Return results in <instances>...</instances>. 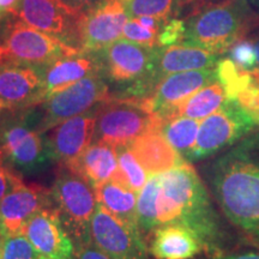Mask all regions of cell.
<instances>
[{"instance_id":"obj_5","label":"cell","mask_w":259,"mask_h":259,"mask_svg":"<svg viewBox=\"0 0 259 259\" xmlns=\"http://www.w3.org/2000/svg\"><path fill=\"white\" fill-rule=\"evenodd\" d=\"M51 193L53 206L72 241L78 247L92 244L90 223L99 204L95 189L83 177L61 166Z\"/></svg>"},{"instance_id":"obj_2","label":"cell","mask_w":259,"mask_h":259,"mask_svg":"<svg viewBox=\"0 0 259 259\" xmlns=\"http://www.w3.org/2000/svg\"><path fill=\"white\" fill-rule=\"evenodd\" d=\"M158 226L177 223L191 229L205 250L219 251L222 240L220 219L205 186L187 162L160 174Z\"/></svg>"},{"instance_id":"obj_8","label":"cell","mask_w":259,"mask_h":259,"mask_svg":"<svg viewBox=\"0 0 259 259\" xmlns=\"http://www.w3.org/2000/svg\"><path fill=\"white\" fill-rule=\"evenodd\" d=\"M258 126L254 116L235 100H227L219 111L200 120L196 144L189 161L208 157L240 142Z\"/></svg>"},{"instance_id":"obj_11","label":"cell","mask_w":259,"mask_h":259,"mask_svg":"<svg viewBox=\"0 0 259 259\" xmlns=\"http://www.w3.org/2000/svg\"><path fill=\"white\" fill-rule=\"evenodd\" d=\"M12 15L29 27L80 51L79 24L84 15L73 14L59 0H19Z\"/></svg>"},{"instance_id":"obj_39","label":"cell","mask_w":259,"mask_h":259,"mask_svg":"<svg viewBox=\"0 0 259 259\" xmlns=\"http://www.w3.org/2000/svg\"><path fill=\"white\" fill-rule=\"evenodd\" d=\"M19 0H0V14H12Z\"/></svg>"},{"instance_id":"obj_12","label":"cell","mask_w":259,"mask_h":259,"mask_svg":"<svg viewBox=\"0 0 259 259\" xmlns=\"http://www.w3.org/2000/svg\"><path fill=\"white\" fill-rule=\"evenodd\" d=\"M0 155L5 163L23 171H34L52 160L47 139L22 121L0 126Z\"/></svg>"},{"instance_id":"obj_44","label":"cell","mask_w":259,"mask_h":259,"mask_svg":"<svg viewBox=\"0 0 259 259\" xmlns=\"http://www.w3.org/2000/svg\"><path fill=\"white\" fill-rule=\"evenodd\" d=\"M38 259H53V258H50V257H47V255L40 254V257H38Z\"/></svg>"},{"instance_id":"obj_23","label":"cell","mask_w":259,"mask_h":259,"mask_svg":"<svg viewBox=\"0 0 259 259\" xmlns=\"http://www.w3.org/2000/svg\"><path fill=\"white\" fill-rule=\"evenodd\" d=\"M83 177L94 189L111 180L118 168L114 145L93 142L73 162L64 166Z\"/></svg>"},{"instance_id":"obj_10","label":"cell","mask_w":259,"mask_h":259,"mask_svg":"<svg viewBox=\"0 0 259 259\" xmlns=\"http://www.w3.org/2000/svg\"><path fill=\"white\" fill-rule=\"evenodd\" d=\"M90 240L111 259H148L142 232L116 219L100 203L90 223Z\"/></svg>"},{"instance_id":"obj_15","label":"cell","mask_w":259,"mask_h":259,"mask_svg":"<svg viewBox=\"0 0 259 259\" xmlns=\"http://www.w3.org/2000/svg\"><path fill=\"white\" fill-rule=\"evenodd\" d=\"M127 19L122 0H105L80 19V51L97 53L120 40Z\"/></svg>"},{"instance_id":"obj_17","label":"cell","mask_w":259,"mask_h":259,"mask_svg":"<svg viewBox=\"0 0 259 259\" xmlns=\"http://www.w3.org/2000/svg\"><path fill=\"white\" fill-rule=\"evenodd\" d=\"M99 107L67 119L52 128L51 136L47 138L52 160L66 166L78 158L93 143Z\"/></svg>"},{"instance_id":"obj_16","label":"cell","mask_w":259,"mask_h":259,"mask_svg":"<svg viewBox=\"0 0 259 259\" xmlns=\"http://www.w3.org/2000/svg\"><path fill=\"white\" fill-rule=\"evenodd\" d=\"M48 206H53L50 190L21 181L0 200V231L5 238L22 235L29 220Z\"/></svg>"},{"instance_id":"obj_20","label":"cell","mask_w":259,"mask_h":259,"mask_svg":"<svg viewBox=\"0 0 259 259\" xmlns=\"http://www.w3.org/2000/svg\"><path fill=\"white\" fill-rule=\"evenodd\" d=\"M46 84L47 99L93 74H101L102 67L95 53H78L60 58L40 67Z\"/></svg>"},{"instance_id":"obj_32","label":"cell","mask_w":259,"mask_h":259,"mask_svg":"<svg viewBox=\"0 0 259 259\" xmlns=\"http://www.w3.org/2000/svg\"><path fill=\"white\" fill-rule=\"evenodd\" d=\"M228 59L240 70L251 71L257 69L254 44L244 38L235 42L228 50Z\"/></svg>"},{"instance_id":"obj_43","label":"cell","mask_w":259,"mask_h":259,"mask_svg":"<svg viewBox=\"0 0 259 259\" xmlns=\"http://www.w3.org/2000/svg\"><path fill=\"white\" fill-rule=\"evenodd\" d=\"M4 242H5V235L3 234L2 231H0V257H2L3 247H4Z\"/></svg>"},{"instance_id":"obj_6","label":"cell","mask_w":259,"mask_h":259,"mask_svg":"<svg viewBox=\"0 0 259 259\" xmlns=\"http://www.w3.org/2000/svg\"><path fill=\"white\" fill-rule=\"evenodd\" d=\"M148 99L119 97L101 103L97 109L94 142L111 145H128L148 130L160 128Z\"/></svg>"},{"instance_id":"obj_30","label":"cell","mask_w":259,"mask_h":259,"mask_svg":"<svg viewBox=\"0 0 259 259\" xmlns=\"http://www.w3.org/2000/svg\"><path fill=\"white\" fill-rule=\"evenodd\" d=\"M128 18L139 16H153L163 21H169L176 12V0H122Z\"/></svg>"},{"instance_id":"obj_42","label":"cell","mask_w":259,"mask_h":259,"mask_svg":"<svg viewBox=\"0 0 259 259\" xmlns=\"http://www.w3.org/2000/svg\"><path fill=\"white\" fill-rule=\"evenodd\" d=\"M254 50H255V58H257V69H259V40L254 42Z\"/></svg>"},{"instance_id":"obj_45","label":"cell","mask_w":259,"mask_h":259,"mask_svg":"<svg viewBox=\"0 0 259 259\" xmlns=\"http://www.w3.org/2000/svg\"><path fill=\"white\" fill-rule=\"evenodd\" d=\"M255 120H257V122H258V125H259V113L257 115H255Z\"/></svg>"},{"instance_id":"obj_24","label":"cell","mask_w":259,"mask_h":259,"mask_svg":"<svg viewBox=\"0 0 259 259\" xmlns=\"http://www.w3.org/2000/svg\"><path fill=\"white\" fill-rule=\"evenodd\" d=\"M95 192L97 202L105 206L113 216L141 231L137 218L138 193L112 179L96 187Z\"/></svg>"},{"instance_id":"obj_25","label":"cell","mask_w":259,"mask_h":259,"mask_svg":"<svg viewBox=\"0 0 259 259\" xmlns=\"http://www.w3.org/2000/svg\"><path fill=\"white\" fill-rule=\"evenodd\" d=\"M227 100L229 99L227 96L225 87L218 79L189 97L177 109L176 116H187L200 121L219 111L227 102Z\"/></svg>"},{"instance_id":"obj_33","label":"cell","mask_w":259,"mask_h":259,"mask_svg":"<svg viewBox=\"0 0 259 259\" xmlns=\"http://www.w3.org/2000/svg\"><path fill=\"white\" fill-rule=\"evenodd\" d=\"M184 34H185V21L177 18L169 19L162 27L158 35V47L183 44Z\"/></svg>"},{"instance_id":"obj_40","label":"cell","mask_w":259,"mask_h":259,"mask_svg":"<svg viewBox=\"0 0 259 259\" xmlns=\"http://www.w3.org/2000/svg\"><path fill=\"white\" fill-rule=\"evenodd\" d=\"M10 14H0V44H2L3 38H4L6 28L10 22V18L8 17Z\"/></svg>"},{"instance_id":"obj_9","label":"cell","mask_w":259,"mask_h":259,"mask_svg":"<svg viewBox=\"0 0 259 259\" xmlns=\"http://www.w3.org/2000/svg\"><path fill=\"white\" fill-rule=\"evenodd\" d=\"M108 99V85L101 74L85 77L48 97L44 102V115L35 128L40 134H45L67 119L89 112Z\"/></svg>"},{"instance_id":"obj_21","label":"cell","mask_w":259,"mask_h":259,"mask_svg":"<svg viewBox=\"0 0 259 259\" xmlns=\"http://www.w3.org/2000/svg\"><path fill=\"white\" fill-rule=\"evenodd\" d=\"M128 147L149 176L164 173L186 162L157 127L148 130L130 143Z\"/></svg>"},{"instance_id":"obj_31","label":"cell","mask_w":259,"mask_h":259,"mask_svg":"<svg viewBox=\"0 0 259 259\" xmlns=\"http://www.w3.org/2000/svg\"><path fill=\"white\" fill-rule=\"evenodd\" d=\"M40 254L35 250L25 235L5 238L0 259H38Z\"/></svg>"},{"instance_id":"obj_37","label":"cell","mask_w":259,"mask_h":259,"mask_svg":"<svg viewBox=\"0 0 259 259\" xmlns=\"http://www.w3.org/2000/svg\"><path fill=\"white\" fill-rule=\"evenodd\" d=\"M208 4H211V3H209V0H176V12L181 9L189 8V6H192L193 11H196V10Z\"/></svg>"},{"instance_id":"obj_47","label":"cell","mask_w":259,"mask_h":259,"mask_svg":"<svg viewBox=\"0 0 259 259\" xmlns=\"http://www.w3.org/2000/svg\"><path fill=\"white\" fill-rule=\"evenodd\" d=\"M2 109H3V107H2V105H0V111H2Z\"/></svg>"},{"instance_id":"obj_18","label":"cell","mask_w":259,"mask_h":259,"mask_svg":"<svg viewBox=\"0 0 259 259\" xmlns=\"http://www.w3.org/2000/svg\"><path fill=\"white\" fill-rule=\"evenodd\" d=\"M23 235L38 254L53 259H77V251L54 206L41 209L29 220Z\"/></svg>"},{"instance_id":"obj_1","label":"cell","mask_w":259,"mask_h":259,"mask_svg":"<svg viewBox=\"0 0 259 259\" xmlns=\"http://www.w3.org/2000/svg\"><path fill=\"white\" fill-rule=\"evenodd\" d=\"M211 187L227 219L259 244V132L216 160Z\"/></svg>"},{"instance_id":"obj_35","label":"cell","mask_w":259,"mask_h":259,"mask_svg":"<svg viewBox=\"0 0 259 259\" xmlns=\"http://www.w3.org/2000/svg\"><path fill=\"white\" fill-rule=\"evenodd\" d=\"M105 0H59L61 5L77 15H87Z\"/></svg>"},{"instance_id":"obj_36","label":"cell","mask_w":259,"mask_h":259,"mask_svg":"<svg viewBox=\"0 0 259 259\" xmlns=\"http://www.w3.org/2000/svg\"><path fill=\"white\" fill-rule=\"evenodd\" d=\"M77 259H111L97 248L93 244L84 245L77 250Z\"/></svg>"},{"instance_id":"obj_14","label":"cell","mask_w":259,"mask_h":259,"mask_svg":"<svg viewBox=\"0 0 259 259\" xmlns=\"http://www.w3.org/2000/svg\"><path fill=\"white\" fill-rule=\"evenodd\" d=\"M47 90L40 67L5 61L0 64V105L24 109L44 103Z\"/></svg>"},{"instance_id":"obj_3","label":"cell","mask_w":259,"mask_h":259,"mask_svg":"<svg viewBox=\"0 0 259 259\" xmlns=\"http://www.w3.org/2000/svg\"><path fill=\"white\" fill-rule=\"evenodd\" d=\"M259 15L244 0H220L190 15L185 21L184 45L221 54L258 24Z\"/></svg>"},{"instance_id":"obj_7","label":"cell","mask_w":259,"mask_h":259,"mask_svg":"<svg viewBox=\"0 0 259 259\" xmlns=\"http://www.w3.org/2000/svg\"><path fill=\"white\" fill-rule=\"evenodd\" d=\"M12 15V14H11ZM3 59L44 67L60 58L83 53L59 38L29 27L12 15L0 44Z\"/></svg>"},{"instance_id":"obj_19","label":"cell","mask_w":259,"mask_h":259,"mask_svg":"<svg viewBox=\"0 0 259 259\" xmlns=\"http://www.w3.org/2000/svg\"><path fill=\"white\" fill-rule=\"evenodd\" d=\"M219 54L189 45H171L157 47L155 60V83L168 74L184 71L215 69L219 64Z\"/></svg>"},{"instance_id":"obj_38","label":"cell","mask_w":259,"mask_h":259,"mask_svg":"<svg viewBox=\"0 0 259 259\" xmlns=\"http://www.w3.org/2000/svg\"><path fill=\"white\" fill-rule=\"evenodd\" d=\"M218 259H259V252L246 251V252H238V253L220 255Z\"/></svg>"},{"instance_id":"obj_26","label":"cell","mask_w":259,"mask_h":259,"mask_svg":"<svg viewBox=\"0 0 259 259\" xmlns=\"http://www.w3.org/2000/svg\"><path fill=\"white\" fill-rule=\"evenodd\" d=\"M199 120L187 118V116H176L164 121L160 126L161 134L174 150L185 161L192 153L196 144L199 130Z\"/></svg>"},{"instance_id":"obj_27","label":"cell","mask_w":259,"mask_h":259,"mask_svg":"<svg viewBox=\"0 0 259 259\" xmlns=\"http://www.w3.org/2000/svg\"><path fill=\"white\" fill-rule=\"evenodd\" d=\"M115 150L118 157V168L112 180L135 191L136 193H139L148 181V171L137 160L128 145H116Z\"/></svg>"},{"instance_id":"obj_34","label":"cell","mask_w":259,"mask_h":259,"mask_svg":"<svg viewBox=\"0 0 259 259\" xmlns=\"http://www.w3.org/2000/svg\"><path fill=\"white\" fill-rule=\"evenodd\" d=\"M21 181V178L16 176L9 167H6L4 158L0 155V200Z\"/></svg>"},{"instance_id":"obj_46","label":"cell","mask_w":259,"mask_h":259,"mask_svg":"<svg viewBox=\"0 0 259 259\" xmlns=\"http://www.w3.org/2000/svg\"><path fill=\"white\" fill-rule=\"evenodd\" d=\"M3 63V56H2V53H0V64Z\"/></svg>"},{"instance_id":"obj_41","label":"cell","mask_w":259,"mask_h":259,"mask_svg":"<svg viewBox=\"0 0 259 259\" xmlns=\"http://www.w3.org/2000/svg\"><path fill=\"white\" fill-rule=\"evenodd\" d=\"M244 2L253 10L255 14L259 15V0H244Z\"/></svg>"},{"instance_id":"obj_28","label":"cell","mask_w":259,"mask_h":259,"mask_svg":"<svg viewBox=\"0 0 259 259\" xmlns=\"http://www.w3.org/2000/svg\"><path fill=\"white\" fill-rule=\"evenodd\" d=\"M158 192H160V174L149 176L148 181L138 193L137 198V218L142 233L154 232L158 227Z\"/></svg>"},{"instance_id":"obj_13","label":"cell","mask_w":259,"mask_h":259,"mask_svg":"<svg viewBox=\"0 0 259 259\" xmlns=\"http://www.w3.org/2000/svg\"><path fill=\"white\" fill-rule=\"evenodd\" d=\"M218 79L216 67L168 74L147 97L149 107L162 125L164 121L176 118L177 109L189 97Z\"/></svg>"},{"instance_id":"obj_29","label":"cell","mask_w":259,"mask_h":259,"mask_svg":"<svg viewBox=\"0 0 259 259\" xmlns=\"http://www.w3.org/2000/svg\"><path fill=\"white\" fill-rule=\"evenodd\" d=\"M166 22L153 16L128 18L121 37L143 46L158 47V35Z\"/></svg>"},{"instance_id":"obj_22","label":"cell","mask_w":259,"mask_h":259,"mask_svg":"<svg viewBox=\"0 0 259 259\" xmlns=\"http://www.w3.org/2000/svg\"><path fill=\"white\" fill-rule=\"evenodd\" d=\"M203 248L198 236L185 226L169 223L153 232L150 252L157 259H189Z\"/></svg>"},{"instance_id":"obj_4","label":"cell","mask_w":259,"mask_h":259,"mask_svg":"<svg viewBox=\"0 0 259 259\" xmlns=\"http://www.w3.org/2000/svg\"><path fill=\"white\" fill-rule=\"evenodd\" d=\"M157 47H148L120 38L95 53L102 72L115 83L128 84L130 97L147 99L154 92Z\"/></svg>"}]
</instances>
